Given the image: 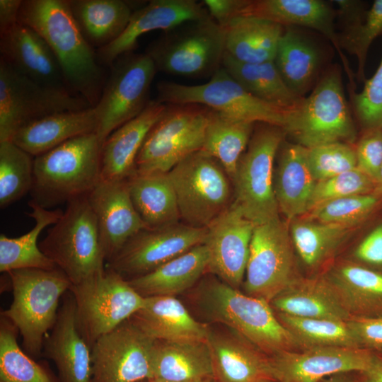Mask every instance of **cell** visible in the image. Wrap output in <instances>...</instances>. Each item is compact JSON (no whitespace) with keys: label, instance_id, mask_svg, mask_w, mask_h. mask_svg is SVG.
Wrapping results in <instances>:
<instances>
[{"label":"cell","instance_id":"obj_39","mask_svg":"<svg viewBox=\"0 0 382 382\" xmlns=\"http://www.w3.org/2000/svg\"><path fill=\"white\" fill-rule=\"evenodd\" d=\"M274 62L289 89L303 97L316 78L320 57L308 38L291 27H284Z\"/></svg>","mask_w":382,"mask_h":382},{"label":"cell","instance_id":"obj_32","mask_svg":"<svg viewBox=\"0 0 382 382\" xmlns=\"http://www.w3.org/2000/svg\"><path fill=\"white\" fill-rule=\"evenodd\" d=\"M226 53L250 64L274 61L284 27L255 16H239L224 28Z\"/></svg>","mask_w":382,"mask_h":382},{"label":"cell","instance_id":"obj_44","mask_svg":"<svg viewBox=\"0 0 382 382\" xmlns=\"http://www.w3.org/2000/svg\"><path fill=\"white\" fill-rule=\"evenodd\" d=\"M34 156L11 141H0V207L13 204L31 191Z\"/></svg>","mask_w":382,"mask_h":382},{"label":"cell","instance_id":"obj_26","mask_svg":"<svg viewBox=\"0 0 382 382\" xmlns=\"http://www.w3.org/2000/svg\"><path fill=\"white\" fill-rule=\"evenodd\" d=\"M166 108V104L150 100L139 115L118 127L106 139L101 148V180L127 181L136 174L139 151Z\"/></svg>","mask_w":382,"mask_h":382},{"label":"cell","instance_id":"obj_7","mask_svg":"<svg viewBox=\"0 0 382 382\" xmlns=\"http://www.w3.org/2000/svg\"><path fill=\"white\" fill-rule=\"evenodd\" d=\"M259 124L231 179L233 202L255 225L279 219L274 191V161L286 134L279 126Z\"/></svg>","mask_w":382,"mask_h":382},{"label":"cell","instance_id":"obj_13","mask_svg":"<svg viewBox=\"0 0 382 382\" xmlns=\"http://www.w3.org/2000/svg\"><path fill=\"white\" fill-rule=\"evenodd\" d=\"M92 107L67 88L48 86L0 59V141H11L23 126L52 114Z\"/></svg>","mask_w":382,"mask_h":382},{"label":"cell","instance_id":"obj_58","mask_svg":"<svg viewBox=\"0 0 382 382\" xmlns=\"http://www.w3.org/2000/svg\"><path fill=\"white\" fill-rule=\"evenodd\" d=\"M324 382H348L341 378H331L328 380L325 381Z\"/></svg>","mask_w":382,"mask_h":382},{"label":"cell","instance_id":"obj_51","mask_svg":"<svg viewBox=\"0 0 382 382\" xmlns=\"http://www.w3.org/2000/svg\"><path fill=\"white\" fill-rule=\"evenodd\" d=\"M347 323L360 347L372 351L382 349V316L351 317Z\"/></svg>","mask_w":382,"mask_h":382},{"label":"cell","instance_id":"obj_5","mask_svg":"<svg viewBox=\"0 0 382 382\" xmlns=\"http://www.w3.org/2000/svg\"><path fill=\"white\" fill-rule=\"evenodd\" d=\"M39 247L71 285L105 270L97 220L88 195L66 203L62 216L48 230Z\"/></svg>","mask_w":382,"mask_h":382},{"label":"cell","instance_id":"obj_46","mask_svg":"<svg viewBox=\"0 0 382 382\" xmlns=\"http://www.w3.org/2000/svg\"><path fill=\"white\" fill-rule=\"evenodd\" d=\"M382 33V0H376L365 16L354 22L345 24L338 35L342 50L357 59V78L365 81L364 66L371 44Z\"/></svg>","mask_w":382,"mask_h":382},{"label":"cell","instance_id":"obj_47","mask_svg":"<svg viewBox=\"0 0 382 382\" xmlns=\"http://www.w3.org/2000/svg\"><path fill=\"white\" fill-rule=\"evenodd\" d=\"M375 189V181L357 168L316 181L308 212L328 201L374 193Z\"/></svg>","mask_w":382,"mask_h":382},{"label":"cell","instance_id":"obj_20","mask_svg":"<svg viewBox=\"0 0 382 382\" xmlns=\"http://www.w3.org/2000/svg\"><path fill=\"white\" fill-rule=\"evenodd\" d=\"M96 217L105 263L148 228L136 210L127 181L100 180L88 195Z\"/></svg>","mask_w":382,"mask_h":382},{"label":"cell","instance_id":"obj_42","mask_svg":"<svg viewBox=\"0 0 382 382\" xmlns=\"http://www.w3.org/2000/svg\"><path fill=\"white\" fill-rule=\"evenodd\" d=\"M351 228L305 218L291 221L293 245L309 267L320 265L344 240Z\"/></svg>","mask_w":382,"mask_h":382},{"label":"cell","instance_id":"obj_14","mask_svg":"<svg viewBox=\"0 0 382 382\" xmlns=\"http://www.w3.org/2000/svg\"><path fill=\"white\" fill-rule=\"evenodd\" d=\"M157 70L146 54L127 53L111 66L100 97L93 107L101 146L118 127L139 115L147 106L150 86Z\"/></svg>","mask_w":382,"mask_h":382},{"label":"cell","instance_id":"obj_55","mask_svg":"<svg viewBox=\"0 0 382 382\" xmlns=\"http://www.w3.org/2000/svg\"><path fill=\"white\" fill-rule=\"evenodd\" d=\"M361 374V382H382V349L373 351L371 364Z\"/></svg>","mask_w":382,"mask_h":382},{"label":"cell","instance_id":"obj_22","mask_svg":"<svg viewBox=\"0 0 382 382\" xmlns=\"http://www.w3.org/2000/svg\"><path fill=\"white\" fill-rule=\"evenodd\" d=\"M62 299L42 357L53 361L60 382H91V348L79 330L74 299L68 291Z\"/></svg>","mask_w":382,"mask_h":382},{"label":"cell","instance_id":"obj_50","mask_svg":"<svg viewBox=\"0 0 382 382\" xmlns=\"http://www.w3.org/2000/svg\"><path fill=\"white\" fill-rule=\"evenodd\" d=\"M354 149L357 168L376 183L382 165V128L364 130Z\"/></svg>","mask_w":382,"mask_h":382},{"label":"cell","instance_id":"obj_53","mask_svg":"<svg viewBox=\"0 0 382 382\" xmlns=\"http://www.w3.org/2000/svg\"><path fill=\"white\" fill-rule=\"evenodd\" d=\"M249 0H204L202 4L210 17L224 28L241 13Z\"/></svg>","mask_w":382,"mask_h":382},{"label":"cell","instance_id":"obj_45","mask_svg":"<svg viewBox=\"0 0 382 382\" xmlns=\"http://www.w3.org/2000/svg\"><path fill=\"white\" fill-rule=\"evenodd\" d=\"M382 204L375 194L357 195L325 202L308 212L306 218L352 228L369 219Z\"/></svg>","mask_w":382,"mask_h":382},{"label":"cell","instance_id":"obj_23","mask_svg":"<svg viewBox=\"0 0 382 382\" xmlns=\"http://www.w3.org/2000/svg\"><path fill=\"white\" fill-rule=\"evenodd\" d=\"M226 328L218 330L209 325L206 340L216 382L275 381L270 357Z\"/></svg>","mask_w":382,"mask_h":382},{"label":"cell","instance_id":"obj_33","mask_svg":"<svg viewBox=\"0 0 382 382\" xmlns=\"http://www.w3.org/2000/svg\"><path fill=\"white\" fill-rule=\"evenodd\" d=\"M352 317L382 316V271L344 263L328 278Z\"/></svg>","mask_w":382,"mask_h":382},{"label":"cell","instance_id":"obj_21","mask_svg":"<svg viewBox=\"0 0 382 382\" xmlns=\"http://www.w3.org/2000/svg\"><path fill=\"white\" fill-rule=\"evenodd\" d=\"M210 16L202 3L194 0H152L134 10L122 34L96 52L101 65L112 66L117 58L131 52L144 33L172 30L185 23Z\"/></svg>","mask_w":382,"mask_h":382},{"label":"cell","instance_id":"obj_10","mask_svg":"<svg viewBox=\"0 0 382 382\" xmlns=\"http://www.w3.org/2000/svg\"><path fill=\"white\" fill-rule=\"evenodd\" d=\"M209 110L197 104H166L139 151L136 173H168L201 150Z\"/></svg>","mask_w":382,"mask_h":382},{"label":"cell","instance_id":"obj_19","mask_svg":"<svg viewBox=\"0 0 382 382\" xmlns=\"http://www.w3.org/2000/svg\"><path fill=\"white\" fill-rule=\"evenodd\" d=\"M373 351L361 347H318L283 351L270 356L277 382H320L332 375L368 370Z\"/></svg>","mask_w":382,"mask_h":382},{"label":"cell","instance_id":"obj_9","mask_svg":"<svg viewBox=\"0 0 382 382\" xmlns=\"http://www.w3.org/2000/svg\"><path fill=\"white\" fill-rule=\"evenodd\" d=\"M157 101L164 104H197L239 120L263 122L284 129L294 112L269 105L247 92L222 66L199 85L171 81L157 84Z\"/></svg>","mask_w":382,"mask_h":382},{"label":"cell","instance_id":"obj_54","mask_svg":"<svg viewBox=\"0 0 382 382\" xmlns=\"http://www.w3.org/2000/svg\"><path fill=\"white\" fill-rule=\"evenodd\" d=\"M21 0H0V32L18 22Z\"/></svg>","mask_w":382,"mask_h":382},{"label":"cell","instance_id":"obj_41","mask_svg":"<svg viewBox=\"0 0 382 382\" xmlns=\"http://www.w3.org/2000/svg\"><path fill=\"white\" fill-rule=\"evenodd\" d=\"M19 332L0 317V382H60L45 363L37 362L18 344Z\"/></svg>","mask_w":382,"mask_h":382},{"label":"cell","instance_id":"obj_35","mask_svg":"<svg viewBox=\"0 0 382 382\" xmlns=\"http://www.w3.org/2000/svg\"><path fill=\"white\" fill-rule=\"evenodd\" d=\"M32 211L26 214L35 221L33 228L19 237L0 235V271L7 273L21 269L54 270L58 268L40 250L37 238L47 226L55 224L61 218V209L45 208L31 199Z\"/></svg>","mask_w":382,"mask_h":382},{"label":"cell","instance_id":"obj_40","mask_svg":"<svg viewBox=\"0 0 382 382\" xmlns=\"http://www.w3.org/2000/svg\"><path fill=\"white\" fill-rule=\"evenodd\" d=\"M255 124L209 110L201 150L217 160L231 180L248 147Z\"/></svg>","mask_w":382,"mask_h":382},{"label":"cell","instance_id":"obj_27","mask_svg":"<svg viewBox=\"0 0 382 382\" xmlns=\"http://www.w3.org/2000/svg\"><path fill=\"white\" fill-rule=\"evenodd\" d=\"M155 340L206 341L209 325L195 320L175 296L145 297L143 307L130 318Z\"/></svg>","mask_w":382,"mask_h":382},{"label":"cell","instance_id":"obj_6","mask_svg":"<svg viewBox=\"0 0 382 382\" xmlns=\"http://www.w3.org/2000/svg\"><path fill=\"white\" fill-rule=\"evenodd\" d=\"M157 71L191 78L212 76L222 66L225 31L210 16L164 32L145 52Z\"/></svg>","mask_w":382,"mask_h":382},{"label":"cell","instance_id":"obj_16","mask_svg":"<svg viewBox=\"0 0 382 382\" xmlns=\"http://www.w3.org/2000/svg\"><path fill=\"white\" fill-rule=\"evenodd\" d=\"M156 340L130 319L91 347V382H139L154 378Z\"/></svg>","mask_w":382,"mask_h":382},{"label":"cell","instance_id":"obj_49","mask_svg":"<svg viewBox=\"0 0 382 382\" xmlns=\"http://www.w3.org/2000/svg\"><path fill=\"white\" fill-rule=\"evenodd\" d=\"M352 101L364 131L382 128V59L374 74L364 81L362 91L352 93Z\"/></svg>","mask_w":382,"mask_h":382},{"label":"cell","instance_id":"obj_24","mask_svg":"<svg viewBox=\"0 0 382 382\" xmlns=\"http://www.w3.org/2000/svg\"><path fill=\"white\" fill-rule=\"evenodd\" d=\"M0 50L3 59L31 80L48 86L69 89L52 50L29 26L18 21L0 32Z\"/></svg>","mask_w":382,"mask_h":382},{"label":"cell","instance_id":"obj_52","mask_svg":"<svg viewBox=\"0 0 382 382\" xmlns=\"http://www.w3.org/2000/svg\"><path fill=\"white\" fill-rule=\"evenodd\" d=\"M354 256L364 265L382 271V224L376 226L361 240Z\"/></svg>","mask_w":382,"mask_h":382},{"label":"cell","instance_id":"obj_36","mask_svg":"<svg viewBox=\"0 0 382 382\" xmlns=\"http://www.w3.org/2000/svg\"><path fill=\"white\" fill-rule=\"evenodd\" d=\"M222 67L249 93L276 108L294 112L304 97L292 92L284 81L274 61L250 64L225 53Z\"/></svg>","mask_w":382,"mask_h":382},{"label":"cell","instance_id":"obj_30","mask_svg":"<svg viewBox=\"0 0 382 382\" xmlns=\"http://www.w3.org/2000/svg\"><path fill=\"white\" fill-rule=\"evenodd\" d=\"M316 183L308 164L307 149L286 144L279 153L274 191L279 212L288 221L307 214Z\"/></svg>","mask_w":382,"mask_h":382},{"label":"cell","instance_id":"obj_15","mask_svg":"<svg viewBox=\"0 0 382 382\" xmlns=\"http://www.w3.org/2000/svg\"><path fill=\"white\" fill-rule=\"evenodd\" d=\"M294 245L280 219L255 225L250 241L244 289L269 303L296 277Z\"/></svg>","mask_w":382,"mask_h":382},{"label":"cell","instance_id":"obj_29","mask_svg":"<svg viewBox=\"0 0 382 382\" xmlns=\"http://www.w3.org/2000/svg\"><path fill=\"white\" fill-rule=\"evenodd\" d=\"M270 303L277 313L301 318L347 322L352 317L328 278H297Z\"/></svg>","mask_w":382,"mask_h":382},{"label":"cell","instance_id":"obj_56","mask_svg":"<svg viewBox=\"0 0 382 382\" xmlns=\"http://www.w3.org/2000/svg\"><path fill=\"white\" fill-rule=\"evenodd\" d=\"M151 382H216L214 376L205 377L199 379L185 381H166L163 380H159L156 378H151Z\"/></svg>","mask_w":382,"mask_h":382},{"label":"cell","instance_id":"obj_12","mask_svg":"<svg viewBox=\"0 0 382 382\" xmlns=\"http://www.w3.org/2000/svg\"><path fill=\"white\" fill-rule=\"evenodd\" d=\"M185 224L206 228L232 202L229 176L221 163L199 150L168 172Z\"/></svg>","mask_w":382,"mask_h":382},{"label":"cell","instance_id":"obj_34","mask_svg":"<svg viewBox=\"0 0 382 382\" xmlns=\"http://www.w3.org/2000/svg\"><path fill=\"white\" fill-rule=\"evenodd\" d=\"M83 35L100 49L117 40L126 29L132 14L129 1L122 0H67Z\"/></svg>","mask_w":382,"mask_h":382},{"label":"cell","instance_id":"obj_4","mask_svg":"<svg viewBox=\"0 0 382 382\" xmlns=\"http://www.w3.org/2000/svg\"><path fill=\"white\" fill-rule=\"evenodd\" d=\"M6 274L13 301L1 316L18 329L24 352L38 359L45 337L56 322L59 301L69 290L71 282L59 268L21 269Z\"/></svg>","mask_w":382,"mask_h":382},{"label":"cell","instance_id":"obj_38","mask_svg":"<svg viewBox=\"0 0 382 382\" xmlns=\"http://www.w3.org/2000/svg\"><path fill=\"white\" fill-rule=\"evenodd\" d=\"M128 186L133 204L148 228L179 222L177 199L168 173H136Z\"/></svg>","mask_w":382,"mask_h":382},{"label":"cell","instance_id":"obj_31","mask_svg":"<svg viewBox=\"0 0 382 382\" xmlns=\"http://www.w3.org/2000/svg\"><path fill=\"white\" fill-rule=\"evenodd\" d=\"M209 254L204 244L167 262L154 271L128 280L142 296H175L194 286L208 270Z\"/></svg>","mask_w":382,"mask_h":382},{"label":"cell","instance_id":"obj_60","mask_svg":"<svg viewBox=\"0 0 382 382\" xmlns=\"http://www.w3.org/2000/svg\"><path fill=\"white\" fill-rule=\"evenodd\" d=\"M269 382H277V381H269Z\"/></svg>","mask_w":382,"mask_h":382},{"label":"cell","instance_id":"obj_59","mask_svg":"<svg viewBox=\"0 0 382 382\" xmlns=\"http://www.w3.org/2000/svg\"><path fill=\"white\" fill-rule=\"evenodd\" d=\"M139 382H151V380L150 379H146V380H143V381H139Z\"/></svg>","mask_w":382,"mask_h":382},{"label":"cell","instance_id":"obj_18","mask_svg":"<svg viewBox=\"0 0 382 382\" xmlns=\"http://www.w3.org/2000/svg\"><path fill=\"white\" fill-rule=\"evenodd\" d=\"M255 224L233 202L207 227L208 270L229 286L243 282Z\"/></svg>","mask_w":382,"mask_h":382},{"label":"cell","instance_id":"obj_17","mask_svg":"<svg viewBox=\"0 0 382 382\" xmlns=\"http://www.w3.org/2000/svg\"><path fill=\"white\" fill-rule=\"evenodd\" d=\"M206 233V228L179 222L144 228L129 240L105 267L127 280L140 277L203 244Z\"/></svg>","mask_w":382,"mask_h":382},{"label":"cell","instance_id":"obj_25","mask_svg":"<svg viewBox=\"0 0 382 382\" xmlns=\"http://www.w3.org/2000/svg\"><path fill=\"white\" fill-rule=\"evenodd\" d=\"M255 16L275 22L284 27L303 26L325 36L339 53L352 87L354 76L342 52L335 28V11L320 0H249L240 16Z\"/></svg>","mask_w":382,"mask_h":382},{"label":"cell","instance_id":"obj_2","mask_svg":"<svg viewBox=\"0 0 382 382\" xmlns=\"http://www.w3.org/2000/svg\"><path fill=\"white\" fill-rule=\"evenodd\" d=\"M195 294L196 304L207 318L235 331L269 357L299 347L268 301L216 277L201 282Z\"/></svg>","mask_w":382,"mask_h":382},{"label":"cell","instance_id":"obj_11","mask_svg":"<svg viewBox=\"0 0 382 382\" xmlns=\"http://www.w3.org/2000/svg\"><path fill=\"white\" fill-rule=\"evenodd\" d=\"M75 301L79 330L91 348L101 336L140 310L145 297L118 273L105 270L69 290Z\"/></svg>","mask_w":382,"mask_h":382},{"label":"cell","instance_id":"obj_28","mask_svg":"<svg viewBox=\"0 0 382 382\" xmlns=\"http://www.w3.org/2000/svg\"><path fill=\"white\" fill-rule=\"evenodd\" d=\"M98 120L93 107L57 112L21 127L11 141L35 157L65 141L96 133Z\"/></svg>","mask_w":382,"mask_h":382},{"label":"cell","instance_id":"obj_43","mask_svg":"<svg viewBox=\"0 0 382 382\" xmlns=\"http://www.w3.org/2000/svg\"><path fill=\"white\" fill-rule=\"evenodd\" d=\"M279 321L292 334L299 347H360L347 322L307 318L277 313Z\"/></svg>","mask_w":382,"mask_h":382},{"label":"cell","instance_id":"obj_48","mask_svg":"<svg viewBox=\"0 0 382 382\" xmlns=\"http://www.w3.org/2000/svg\"><path fill=\"white\" fill-rule=\"evenodd\" d=\"M307 160L316 181L357 168L355 149L345 142H332L307 149Z\"/></svg>","mask_w":382,"mask_h":382},{"label":"cell","instance_id":"obj_3","mask_svg":"<svg viewBox=\"0 0 382 382\" xmlns=\"http://www.w3.org/2000/svg\"><path fill=\"white\" fill-rule=\"evenodd\" d=\"M101 148L96 133H91L35 156L33 200L50 209L88 195L100 180Z\"/></svg>","mask_w":382,"mask_h":382},{"label":"cell","instance_id":"obj_1","mask_svg":"<svg viewBox=\"0 0 382 382\" xmlns=\"http://www.w3.org/2000/svg\"><path fill=\"white\" fill-rule=\"evenodd\" d=\"M18 21L45 40L58 61L69 89L94 107L105 85L103 71L67 0H24Z\"/></svg>","mask_w":382,"mask_h":382},{"label":"cell","instance_id":"obj_57","mask_svg":"<svg viewBox=\"0 0 382 382\" xmlns=\"http://www.w3.org/2000/svg\"><path fill=\"white\" fill-rule=\"evenodd\" d=\"M374 193L382 197V165L376 180V189Z\"/></svg>","mask_w":382,"mask_h":382},{"label":"cell","instance_id":"obj_37","mask_svg":"<svg viewBox=\"0 0 382 382\" xmlns=\"http://www.w3.org/2000/svg\"><path fill=\"white\" fill-rule=\"evenodd\" d=\"M153 369V378L166 381H185L213 376L206 341L156 340Z\"/></svg>","mask_w":382,"mask_h":382},{"label":"cell","instance_id":"obj_8","mask_svg":"<svg viewBox=\"0 0 382 382\" xmlns=\"http://www.w3.org/2000/svg\"><path fill=\"white\" fill-rule=\"evenodd\" d=\"M284 131L306 149L355 141L357 132L337 66L328 71L311 94L303 98Z\"/></svg>","mask_w":382,"mask_h":382}]
</instances>
